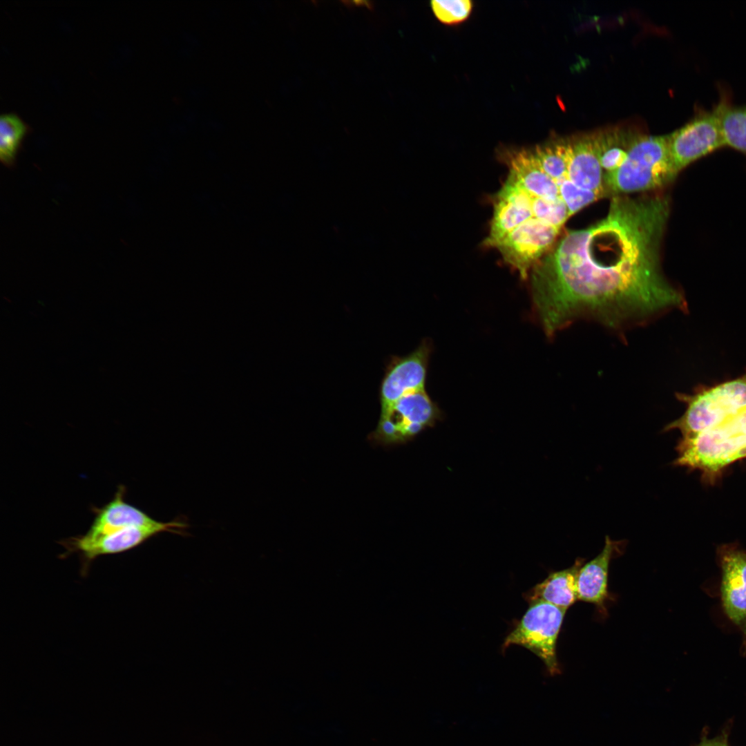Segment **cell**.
Segmentation results:
<instances>
[{"mask_svg": "<svg viewBox=\"0 0 746 746\" xmlns=\"http://www.w3.org/2000/svg\"><path fill=\"white\" fill-rule=\"evenodd\" d=\"M566 610L545 602H535L506 638L502 648L524 647L544 663L551 675L560 673L556 644Z\"/></svg>", "mask_w": 746, "mask_h": 746, "instance_id": "5b68a950", "label": "cell"}, {"mask_svg": "<svg viewBox=\"0 0 746 746\" xmlns=\"http://www.w3.org/2000/svg\"><path fill=\"white\" fill-rule=\"evenodd\" d=\"M584 562L585 559L577 558L572 566L551 573L524 593L525 600L529 604L542 601L567 610L578 600L577 575Z\"/></svg>", "mask_w": 746, "mask_h": 746, "instance_id": "e0dca14e", "label": "cell"}, {"mask_svg": "<svg viewBox=\"0 0 746 746\" xmlns=\"http://www.w3.org/2000/svg\"><path fill=\"white\" fill-rule=\"evenodd\" d=\"M125 493V487L120 486L109 502L102 507L93 508L95 517L88 531L84 534L86 537L96 538L132 526H153L162 524L126 502Z\"/></svg>", "mask_w": 746, "mask_h": 746, "instance_id": "5bb4252c", "label": "cell"}, {"mask_svg": "<svg viewBox=\"0 0 746 746\" xmlns=\"http://www.w3.org/2000/svg\"><path fill=\"white\" fill-rule=\"evenodd\" d=\"M637 135L618 128L592 134L604 173L612 172L621 166Z\"/></svg>", "mask_w": 746, "mask_h": 746, "instance_id": "ac0fdd59", "label": "cell"}, {"mask_svg": "<svg viewBox=\"0 0 746 746\" xmlns=\"http://www.w3.org/2000/svg\"><path fill=\"white\" fill-rule=\"evenodd\" d=\"M717 557L724 611L731 621L740 624L746 618V550L736 544H722L717 548Z\"/></svg>", "mask_w": 746, "mask_h": 746, "instance_id": "8fae6325", "label": "cell"}, {"mask_svg": "<svg viewBox=\"0 0 746 746\" xmlns=\"http://www.w3.org/2000/svg\"><path fill=\"white\" fill-rule=\"evenodd\" d=\"M560 230L532 218L515 227L495 248L521 278L526 279L535 264L553 248Z\"/></svg>", "mask_w": 746, "mask_h": 746, "instance_id": "ba28073f", "label": "cell"}, {"mask_svg": "<svg viewBox=\"0 0 746 746\" xmlns=\"http://www.w3.org/2000/svg\"><path fill=\"white\" fill-rule=\"evenodd\" d=\"M430 347L423 343L404 356H391L379 389L381 414L388 412L404 394L424 389Z\"/></svg>", "mask_w": 746, "mask_h": 746, "instance_id": "30bf717a", "label": "cell"}, {"mask_svg": "<svg viewBox=\"0 0 746 746\" xmlns=\"http://www.w3.org/2000/svg\"><path fill=\"white\" fill-rule=\"evenodd\" d=\"M722 102L720 122L725 146L746 156V105L730 104L725 96Z\"/></svg>", "mask_w": 746, "mask_h": 746, "instance_id": "d6986e66", "label": "cell"}, {"mask_svg": "<svg viewBox=\"0 0 746 746\" xmlns=\"http://www.w3.org/2000/svg\"><path fill=\"white\" fill-rule=\"evenodd\" d=\"M744 631H745V635H746V618L744 620Z\"/></svg>", "mask_w": 746, "mask_h": 746, "instance_id": "484cf974", "label": "cell"}, {"mask_svg": "<svg viewBox=\"0 0 746 746\" xmlns=\"http://www.w3.org/2000/svg\"><path fill=\"white\" fill-rule=\"evenodd\" d=\"M437 415V407L425 389L412 391L401 397L388 413L380 416L370 438L383 446L404 443L432 425Z\"/></svg>", "mask_w": 746, "mask_h": 746, "instance_id": "52a82bcc", "label": "cell"}, {"mask_svg": "<svg viewBox=\"0 0 746 746\" xmlns=\"http://www.w3.org/2000/svg\"><path fill=\"white\" fill-rule=\"evenodd\" d=\"M669 213L667 195L614 196L604 218L557 241L530 271L546 334L584 319L619 331L686 310L685 296L662 268Z\"/></svg>", "mask_w": 746, "mask_h": 746, "instance_id": "6da1fadb", "label": "cell"}, {"mask_svg": "<svg viewBox=\"0 0 746 746\" xmlns=\"http://www.w3.org/2000/svg\"><path fill=\"white\" fill-rule=\"evenodd\" d=\"M531 200L533 217L555 227L560 229L570 217L567 207L562 199L549 201L531 197Z\"/></svg>", "mask_w": 746, "mask_h": 746, "instance_id": "603a6c76", "label": "cell"}, {"mask_svg": "<svg viewBox=\"0 0 746 746\" xmlns=\"http://www.w3.org/2000/svg\"><path fill=\"white\" fill-rule=\"evenodd\" d=\"M624 541L612 540L605 537L602 551L591 561L584 563L578 571L576 580L578 600L595 604L602 612L609 598L608 590L609 570L612 558L623 552Z\"/></svg>", "mask_w": 746, "mask_h": 746, "instance_id": "4fadbf2b", "label": "cell"}, {"mask_svg": "<svg viewBox=\"0 0 746 746\" xmlns=\"http://www.w3.org/2000/svg\"><path fill=\"white\" fill-rule=\"evenodd\" d=\"M667 135L638 134L616 170L604 173V195H623L663 187L676 177Z\"/></svg>", "mask_w": 746, "mask_h": 746, "instance_id": "3957f363", "label": "cell"}, {"mask_svg": "<svg viewBox=\"0 0 746 746\" xmlns=\"http://www.w3.org/2000/svg\"><path fill=\"white\" fill-rule=\"evenodd\" d=\"M28 125L14 113L0 117V158L7 165L15 160L21 140L28 131Z\"/></svg>", "mask_w": 746, "mask_h": 746, "instance_id": "ffe728a7", "label": "cell"}, {"mask_svg": "<svg viewBox=\"0 0 746 746\" xmlns=\"http://www.w3.org/2000/svg\"><path fill=\"white\" fill-rule=\"evenodd\" d=\"M529 194L510 175L494 202V211L486 247H495L507 234L525 221L534 218Z\"/></svg>", "mask_w": 746, "mask_h": 746, "instance_id": "7c38bea8", "label": "cell"}, {"mask_svg": "<svg viewBox=\"0 0 746 746\" xmlns=\"http://www.w3.org/2000/svg\"><path fill=\"white\" fill-rule=\"evenodd\" d=\"M509 174L531 197L562 199L556 182L539 166L532 150L514 152L506 159Z\"/></svg>", "mask_w": 746, "mask_h": 746, "instance_id": "2e32d148", "label": "cell"}, {"mask_svg": "<svg viewBox=\"0 0 746 746\" xmlns=\"http://www.w3.org/2000/svg\"><path fill=\"white\" fill-rule=\"evenodd\" d=\"M722 99L710 111H700L684 126L667 135L673 169L680 171L725 146L721 129Z\"/></svg>", "mask_w": 746, "mask_h": 746, "instance_id": "8992f818", "label": "cell"}, {"mask_svg": "<svg viewBox=\"0 0 746 746\" xmlns=\"http://www.w3.org/2000/svg\"><path fill=\"white\" fill-rule=\"evenodd\" d=\"M676 450L674 466L697 470L704 481L713 484L727 466L746 458V410L715 427L682 437Z\"/></svg>", "mask_w": 746, "mask_h": 746, "instance_id": "7a4b0ae2", "label": "cell"}, {"mask_svg": "<svg viewBox=\"0 0 746 746\" xmlns=\"http://www.w3.org/2000/svg\"><path fill=\"white\" fill-rule=\"evenodd\" d=\"M698 746H728V745L723 740L714 739L705 740Z\"/></svg>", "mask_w": 746, "mask_h": 746, "instance_id": "d4e9b609", "label": "cell"}, {"mask_svg": "<svg viewBox=\"0 0 746 746\" xmlns=\"http://www.w3.org/2000/svg\"><path fill=\"white\" fill-rule=\"evenodd\" d=\"M567 178L577 186L604 196V172L592 134L566 140Z\"/></svg>", "mask_w": 746, "mask_h": 746, "instance_id": "9a60e30c", "label": "cell"}, {"mask_svg": "<svg viewBox=\"0 0 746 746\" xmlns=\"http://www.w3.org/2000/svg\"><path fill=\"white\" fill-rule=\"evenodd\" d=\"M566 150V140L537 146L532 150L541 168L557 185L567 178Z\"/></svg>", "mask_w": 746, "mask_h": 746, "instance_id": "44dd1931", "label": "cell"}, {"mask_svg": "<svg viewBox=\"0 0 746 746\" xmlns=\"http://www.w3.org/2000/svg\"><path fill=\"white\" fill-rule=\"evenodd\" d=\"M430 6L438 20L446 24L463 21L472 9V2L470 0H432Z\"/></svg>", "mask_w": 746, "mask_h": 746, "instance_id": "cb8c5ba5", "label": "cell"}, {"mask_svg": "<svg viewBox=\"0 0 746 746\" xmlns=\"http://www.w3.org/2000/svg\"><path fill=\"white\" fill-rule=\"evenodd\" d=\"M187 525L177 519L159 526L128 527L93 539L82 535L67 539L61 544L69 551L79 553L84 560L90 561L102 555L129 551L162 532L183 534Z\"/></svg>", "mask_w": 746, "mask_h": 746, "instance_id": "9c48e42d", "label": "cell"}, {"mask_svg": "<svg viewBox=\"0 0 746 746\" xmlns=\"http://www.w3.org/2000/svg\"><path fill=\"white\" fill-rule=\"evenodd\" d=\"M676 396L686 404L685 412L663 430H678L682 437L695 435L746 410V372L736 379Z\"/></svg>", "mask_w": 746, "mask_h": 746, "instance_id": "277c9868", "label": "cell"}, {"mask_svg": "<svg viewBox=\"0 0 746 746\" xmlns=\"http://www.w3.org/2000/svg\"><path fill=\"white\" fill-rule=\"evenodd\" d=\"M557 186L560 197L566 206L570 216L602 198L600 194L595 191L577 186L567 178L560 182Z\"/></svg>", "mask_w": 746, "mask_h": 746, "instance_id": "7402d4cb", "label": "cell"}]
</instances>
